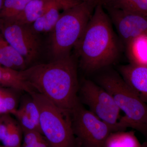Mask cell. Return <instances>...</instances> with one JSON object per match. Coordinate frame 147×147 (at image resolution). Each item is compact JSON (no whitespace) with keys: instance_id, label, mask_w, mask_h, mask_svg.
I'll return each mask as SVG.
<instances>
[{"instance_id":"obj_24","label":"cell","mask_w":147,"mask_h":147,"mask_svg":"<svg viewBox=\"0 0 147 147\" xmlns=\"http://www.w3.org/2000/svg\"><path fill=\"white\" fill-rule=\"evenodd\" d=\"M77 147H93L90 146H88V145L83 144H81L79 143L78 141V146Z\"/></svg>"},{"instance_id":"obj_3","label":"cell","mask_w":147,"mask_h":147,"mask_svg":"<svg viewBox=\"0 0 147 147\" xmlns=\"http://www.w3.org/2000/svg\"><path fill=\"white\" fill-rule=\"evenodd\" d=\"M98 3L82 2L63 12L51 32L50 51L54 60L70 55Z\"/></svg>"},{"instance_id":"obj_17","label":"cell","mask_w":147,"mask_h":147,"mask_svg":"<svg viewBox=\"0 0 147 147\" xmlns=\"http://www.w3.org/2000/svg\"><path fill=\"white\" fill-rule=\"evenodd\" d=\"M0 85L28 93L32 91L21 77L20 71L0 65Z\"/></svg>"},{"instance_id":"obj_26","label":"cell","mask_w":147,"mask_h":147,"mask_svg":"<svg viewBox=\"0 0 147 147\" xmlns=\"http://www.w3.org/2000/svg\"><path fill=\"white\" fill-rule=\"evenodd\" d=\"M21 147H36L34 146H32V145H28L25 144H23V145L21 146Z\"/></svg>"},{"instance_id":"obj_23","label":"cell","mask_w":147,"mask_h":147,"mask_svg":"<svg viewBox=\"0 0 147 147\" xmlns=\"http://www.w3.org/2000/svg\"><path fill=\"white\" fill-rule=\"evenodd\" d=\"M81 1L84 2L98 3L100 1V0H81Z\"/></svg>"},{"instance_id":"obj_2","label":"cell","mask_w":147,"mask_h":147,"mask_svg":"<svg viewBox=\"0 0 147 147\" xmlns=\"http://www.w3.org/2000/svg\"><path fill=\"white\" fill-rule=\"evenodd\" d=\"M113 25L99 2L74 47L84 70L96 71L112 64L117 59L120 46Z\"/></svg>"},{"instance_id":"obj_21","label":"cell","mask_w":147,"mask_h":147,"mask_svg":"<svg viewBox=\"0 0 147 147\" xmlns=\"http://www.w3.org/2000/svg\"><path fill=\"white\" fill-rule=\"evenodd\" d=\"M9 43L5 39L0 30V65L15 69L13 65L7 57L6 49Z\"/></svg>"},{"instance_id":"obj_25","label":"cell","mask_w":147,"mask_h":147,"mask_svg":"<svg viewBox=\"0 0 147 147\" xmlns=\"http://www.w3.org/2000/svg\"><path fill=\"white\" fill-rule=\"evenodd\" d=\"M4 0H0V11L1 10Z\"/></svg>"},{"instance_id":"obj_22","label":"cell","mask_w":147,"mask_h":147,"mask_svg":"<svg viewBox=\"0 0 147 147\" xmlns=\"http://www.w3.org/2000/svg\"><path fill=\"white\" fill-rule=\"evenodd\" d=\"M17 0H4L0 11V19L6 18L16 4Z\"/></svg>"},{"instance_id":"obj_15","label":"cell","mask_w":147,"mask_h":147,"mask_svg":"<svg viewBox=\"0 0 147 147\" xmlns=\"http://www.w3.org/2000/svg\"><path fill=\"white\" fill-rule=\"evenodd\" d=\"M104 8H113L147 17V0H100Z\"/></svg>"},{"instance_id":"obj_7","label":"cell","mask_w":147,"mask_h":147,"mask_svg":"<svg viewBox=\"0 0 147 147\" xmlns=\"http://www.w3.org/2000/svg\"><path fill=\"white\" fill-rule=\"evenodd\" d=\"M80 92L83 101L91 112L116 131H120L119 121L121 110L110 93L89 80H84Z\"/></svg>"},{"instance_id":"obj_11","label":"cell","mask_w":147,"mask_h":147,"mask_svg":"<svg viewBox=\"0 0 147 147\" xmlns=\"http://www.w3.org/2000/svg\"><path fill=\"white\" fill-rule=\"evenodd\" d=\"M119 70L129 86L147 103V66L129 63L121 66Z\"/></svg>"},{"instance_id":"obj_13","label":"cell","mask_w":147,"mask_h":147,"mask_svg":"<svg viewBox=\"0 0 147 147\" xmlns=\"http://www.w3.org/2000/svg\"><path fill=\"white\" fill-rule=\"evenodd\" d=\"M52 0H31L18 16L5 19L22 25H30L44 13Z\"/></svg>"},{"instance_id":"obj_6","label":"cell","mask_w":147,"mask_h":147,"mask_svg":"<svg viewBox=\"0 0 147 147\" xmlns=\"http://www.w3.org/2000/svg\"><path fill=\"white\" fill-rule=\"evenodd\" d=\"M73 132L77 141L93 147H104L106 139L116 131L89 110L78 103L71 113Z\"/></svg>"},{"instance_id":"obj_8","label":"cell","mask_w":147,"mask_h":147,"mask_svg":"<svg viewBox=\"0 0 147 147\" xmlns=\"http://www.w3.org/2000/svg\"><path fill=\"white\" fill-rule=\"evenodd\" d=\"M0 30L7 42L24 58L27 64L34 60L40 48L37 34L30 25L0 19Z\"/></svg>"},{"instance_id":"obj_16","label":"cell","mask_w":147,"mask_h":147,"mask_svg":"<svg viewBox=\"0 0 147 147\" xmlns=\"http://www.w3.org/2000/svg\"><path fill=\"white\" fill-rule=\"evenodd\" d=\"M104 147H147V142L141 144L134 131L112 132L106 139Z\"/></svg>"},{"instance_id":"obj_12","label":"cell","mask_w":147,"mask_h":147,"mask_svg":"<svg viewBox=\"0 0 147 147\" xmlns=\"http://www.w3.org/2000/svg\"><path fill=\"white\" fill-rule=\"evenodd\" d=\"M19 124L5 114L0 117V141L8 147H21L23 133Z\"/></svg>"},{"instance_id":"obj_27","label":"cell","mask_w":147,"mask_h":147,"mask_svg":"<svg viewBox=\"0 0 147 147\" xmlns=\"http://www.w3.org/2000/svg\"><path fill=\"white\" fill-rule=\"evenodd\" d=\"M0 147H8L5 146H0Z\"/></svg>"},{"instance_id":"obj_14","label":"cell","mask_w":147,"mask_h":147,"mask_svg":"<svg viewBox=\"0 0 147 147\" xmlns=\"http://www.w3.org/2000/svg\"><path fill=\"white\" fill-rule=\"evenodd\" d=\"M125 46L129 63L147 66V34L137 37Z\"/></svg>"},{"instance_id":"obj_1","label":"cell","mask_w":147,"mask_h":147,"mask_svg":"<svg viewBox=\"0 0 147 147\" xmlns=\"http://www.w3.org/2000/svg\"><path fill=\"white\" fill-rule=\"evenodd\" d=\"M20 73L33 91L35 90L61 109L71 113L79 103L77 68L70 55L27 67Z\"/></svg>"},{"instance_id":"obj_20","label":"cell","mask_w":147,"mask_h":147,"mask_svg":"<svg viewBox=\"0 0 147 147\" xmlns=\"http://www.w3.org/2000/svg\"><path fill=\"white\" fill-rule=\"evenodd\" d=\"M0 96L8 113L14 114L17 110V101L15 96L8 90L0 89Z\"/></svg>"},{"instance_id":"obj_5","label":"cell","mask_w":147,"mask_h":147,"mask_svg":"<svg viewBox=\"0 0 147 147\" xmlns=\"http://www.w3.org/2000/svg\"><path fill=\"white\" fill-rule=\"evenodd\" d=\"M29 94L39 109L41 134L50 147H77L71 113L59 108L37 92L32 91Z\"/></svg>"},{"instance_id":"obj_9","label":"cell","mask_w":147,"mask_h":147,"mask_svg":"<svg viewBox=\"0 0 147 147\" xmlns=\"http://www.w3.org/2000/svg\"><path fill=\"white\" fill-rule=\"evenodd\" d=\"M104 9L125 46L137 37L147 34V17L119 9Z\"/></svg>"},{"instance_id":"obj_4","label":"cell","mask_w":147,"mask_h":147,"mask_svg":"<svg viewBox=\"0 0 147 147\" xmlns=\"http://www.w3.org/2000/svg\"><path fill=\"white\" fill-rule=\"evenodd\" d=\"M98 83L110 93L120 110L124 113L119 121L121 131L131 127L147 139V103L131 89L122 78L115 74L102 75Z\"/></svg>"},{"instance_id":"obj_19","label":"cell","mask_w":147,"mask_h":147,"mask_svg":"<svg viewBox=\"0 0 147 147\" xmlns=\"http://www.w3.org/2000/svg\"><path fill=\"white\" fill-rule=\"evenodd\" d=\"M13 115L18 119L22 131H37L41 133L31 119L21 108L17 109Z\"/></svg>"},{"instance_id":"obj_10","label":"cell","mask_w":147,"mask_h":147,"mask_svg":"<svg viewBox=\"0 0 147 147\" xmlns=\"http://www.w3.org/2000/svg\"><path fill=\"white\" fill-rule=\"evenodd\" d=\"M82 2L81 0H52L44 13L30 26L37 34L51 32L64 11Z\"/></svg>"},{"instance_id":"obj_18","label":"cell","mask_w":147,"mask_h":147,"mask_svg":"<svg viewBox=\"0 0 147 147\" xmlns=\"http://www.w3.org/2000/svg\"><path fill=\"white\" fill-rule=\"evenodd\" d=\"M30 97H26V98H24V100L22 101L20 108L24 110L26 114L29 116V117L31 119L41 133L40 127L39 109L30 95Z\"/></svg>"}]
</instances>
